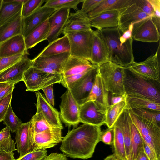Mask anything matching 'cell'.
Segmentation results:
<instances>
[{"instance_id":"6da1fadb","label":"cell","mask_w":160,"mask_h":160,"mask_svg":"<svg viewBox=\"0 0 160 160\" xmlns=\"http://www.w3.org/2000/svg\"><path fill=\"white\" fill-rule=\"evenodd\" d=\"M101 131L100 127L84 123L69 130L62 139L60 150L72 158H90L100 141Z\"/></svg>"},{"instance_id":"7a4b0ae2","label":"cell","mask_w":160,"mask_h":160,"mask_svg":"<svg viewBox=\"0 0 160 160\" xmlns=\"http://www.w3.org/2000/svg\"><path fill=\"white\" fill-rule=\"evenodd\" d=\"M99 31L107 46L109 61L124 68L135 61L132 37L121 45L119 38L122 33L118 27L106 28Z\"/></svg>"},{"instance_id":"3957f363","label":"cell","mask_w":160,"mask_h":160,"mask_svg":"<svg viewBox=\"0 0 160 160\" xmlns=\"http://www.w3.org/2000/svg\"><path fill=\"white\" fill-rule=\"evenodd\" d=\"M124 68L123 84L127 95L144 97L160 103V80L143 78Z\"/></svg>"},{"instance_id":"277c9868","label":"cell","mask_w":160,"mask_h":160,"mask_svg":"<svg viewBox=\"0 0 160 160\" xmlns=\"http://www.w3.org/2000/svg\"><path fill=\"white\" fill-rule=\"evenodd\" d=\"M128 109L132 122L139 131L143 141L150 146L160 160V126L153 121L139 116L129 107Z\"/></svg>"},{"instance_id":"5b68a950","label":"cell","mask_w":160,"mask_h":160,"mask_svg":"<svg viewBox=\"0 0 160 160\" xmlns=\"http://www.w3.org/2000/svg\"><path fill=\"white\" fill-rule=\"evenodd\" d=\"M97 71L107 91L111 94L121 95L126 92L123 84L124 67L108 61L97 66Z\"/></svg>"},{"instance_id":"8992f818","label":"cell","mask_w":160,"mask_h":160,"mask_svg":"<svg viewBox=\"0 0 160 160\" xmlns=\"http://www.w3.org/2000/svg\"><path fill=\"white\" fill-rule=\"evenodd\" d=\"M61 74L48 73L30 66L23 74L22 81L26 87V91H38L52 84L61 83Z\"/></svg>"},{"instance_id":"52a82bcc","label":"cell","mask_w":160,"mask_h":160,"mask_svg":"<svg viewBox=\"0 0 160 160\" xmlns=\"http://www.w3.org/2000/svg\"><path fill=\"white\" fill-rule=\"evenodd\" d=\"M93 30L68 32L70 55L87 60L91 62V52Z\"/></svg>"},{"instance_id":"ba28073f","label":"cell","mask_w":160,"mask_h":160,"mask_svg":"<svg viewBox=\"0 0 160 160\" xmlns=\"http://www.w3.org/2000/svg\"><path fill=\"white\" fill-rule=\"evenodd\" d=\"M159 55V44L155 53L143 61H134L124 68L143 78L154 81L160 80Z\"/></svg>"},{"instance_id":"9c48e42d","label":"cell","mask_w":160,"mask_h":160,"mask_svg":"<svg viewBox=\"0 0 160 160\" xmlns=\"http://www.w3.org/2000/svg\"><path fill=\"white\" fill-rule=\"evenodd\" d=\"M160 25L149 17L134 24L132 32L133 40L145 42H156L160 39Z\"/></svg>"},{"instance_id":"30bf717a","label":"cell","mask_w":160,"mask_h":160,"mask_svg":"<svg viewBox=\"0 0 160 160\" xmlns=\"http://www.w3.org/2000/svg\"><path fill=\"white\" fill-rule=\"evenodd\" d=\"M59 116L61 120L66 126L76 127L80 122V105L72 96L70 90L67 89L61 97Z\"/></svg>"},{"instance_id":"8fae6325","label":"cell","mask_w":160,"mask_h":160,"mask_svg":"<svg viewBox=\"0 0 160 160\" xmlns=\"http://www.w3.org/2000/svg\"><path fill=\"white\" fill-rule=\"evenodd\" d=\"M106 109L94 101L86 102L80 106V122L100 127L105 124Z\"/></svg>"},{"instance_id":"7c38bea8","label":"cell","mask_w":160,"mask_h":160,"mask_svg":"<svg viewBox=\"0 0 160 160\" xmlns=\"http://www.w3.org/2000/svg\"><path fill=\"white\" fill-rule=\"evenodd\" d=\"M70 55L69 52H66L54 55L37 56L32 60L31 66L48 73L61 74Z\"/></svg>"},{"instance_id":"4fadbf2b","label":"cell","mask_w":160,"mask_h":160,"mask_svg":"<svg viewBox=\"0 0 160 160\" xmlns=\"http://www.w3.org/2000/svg\"><path fill=\"white\" fill-rule=\"evenodd\" d=\"M97 73V66L87 72L69 89L79 105L86 102L93 87Z\"/></svg>"},{"instance_id":"5bb4252c","label":"cell","mask_w":160,"mask_h":160,"mask_svg":"<svg viewBox=\"0 0 160 160\" xmlns=\"http://www.w3.org/2000/svg\"><path fill=\"white\" fill-rule=\"evenodd\" d=\"M55 9L43 5L32 14L22 19V35L24 38L36 28L47 20L56 11Z\"/></svg>"},{"instance_id":"9a60e30c","label":"cell","mask_w":160,"mask_h":160,"mask_svg":"<svg viewBox=\"0 0 160 160\" xmlns=\"http://www.w3.org/2000/svg\"><path fill=\"white\" fill-rule=\"evenodd\" d=\"M28 55H24L17 62L0 72V82L15 84L22 81L23 74L31 66L32 60Z\"/></svg>"},{"instance_id":"2e32d148","label":"cell","mask_w":160,"mask_h":160,"mask_svg":"<svg viewBox=\"0 0 160 160\" xmlns=\"http://www.w3.org/2000/svg\"><path fill=\"white\" fill-rule=\"evenodd\" d=\"M61 130L59 128H52L34 134L32 137V150L52 148L61 142L63 138Z\"/></svg>"},{"instance_id":"e0dca14e","label":"cell","mask_w":160,"mask_h":160,"mask_svg":"<svg viewBox=\"0 0 160 160\" xmlns=\"http://www.w3.org/2000/svg\"><path fill=\"white\" fill-rule=\"evenodd\" d=\"M70 9L62 8L56 10L48 18L49 30L47 37L49 44L58 38L62 33L68 20Z\"/></svg>"},{"instance_id":"ac0fdd59","label":"cell","mask_w":160,"mask_h":160,"mask_svg":"<svg viewBox=\"0 0 160 160\" xmlns=\"http://www.w3.org/2000/svg\"><path fill=\"white\" fill-rule=\"evenodd\" d=\"M118 28L123 33L131 24L135 23L149 17L134 2L119 11Z\"/></svg>"},{"instance_id":"d6986e66","label":"cell","mask_w":160,"mask_h":160,"mask_svg":"<svg viewBox=\"0 0 160 160\" xmlns=\"http://www.w3.org/2000/svg\"><path fill=\"white\" fill-rule=\"evenodd\" d=\"M37 100V110L40 111L48 124L52 128L63 129L59 112L50 104L40 92H36Z\"/></svg>"},{"instance_id":"ffe728a7","label":"cell","mask_w":160,"mask_h":160,"mask_svg":"<svg viewBox=\"0 0 160 160\" xmlns=\"http://www.w3.org/2000/svg\"><path fill=\"white\" fill-rule=\"evenodd\" d=\"M108 53L105 43L98 30H93L91 52V62L97 66L108 61Z\"/></svg>"},{"instance_id":"44dd1931","label":"cell","mask_w":160,"mask_h":160,"mask_svg":"<svg viewBox=\"0 0 160 160\" xmlns=\"http://www.w3.org/2000/svg\"><path fill=\"white\" fill-rule=\"evenodd\" d=\"M17 150L22 157L32 150L31 122L22 123L15 132Z\"/></svg>"},{"instance_id":"7402d4cb","label":"cell","mask_w":160,"mask_h":160,"mask_svg":"<svg viewBox=\"0 0 160 160\" xmlns=\"http://www.w3.org/2000/svg\"><path fill=\"white\" fill-rule=\"evenodd\" d=\"M20 53L29 54L22 34L14 36L1 43L0 58Z\"/></svg>"},{"instance_id":"603a6c76","label":"cell","mask_w":160,"mask_h":160,"mask_svg":"<svg viewBox=\"0 0 160 160\" xmlns=\"http://www.w3.org/2000/svg\"><path fill=\"white\" fill-rule=\"evenodd\" d=\"M128 108L129 107L122 113L113 126L119 128L122 132L127 160H134L131 143L130 125L132 121Z\"/></svg>"},{"instance_id":"cb8c5ba5","label":"cell","mask_w":160,"mask_h":160,"mask_svg":"<svg viewBox=\"0 0 160 160\" xmlns=\"http://www.w3.org/2000/svg\"><path fill=\"white\" fill-rule=\"evenodd\" d=\"M97 66L87 60L70 55L63 67L62 78L88 71Z\"/></svg>"},{"instance_id":"d4e9b609","label":"cell","mask_w":160,"mask_h":160,"mask_svg":"<svg viewBox=\"0 0 160 160\" xmlns=\"http://www.w3.org/2000/svg\"><path fill=\"white\" fill-rule=\"evenodd\" d=\"M90 18L87 14L80 10L69 14L64 28L62 33L65 35L68 32L84 31L92 30L89 22Z\"/></svg>"},{"instance_id":"484cf974","label":"cell","mask_w":160,"mask_h":160,"mask_svg":"<svg viewBox=\"0 0 160 160\" xmlns=\"http://www.w3.org/2000/svg\"><path fill=\"white\" fill-rule=\"evenodd\" d=\"M119 11H112L102 12L90 18L91 27L100 30L108 28L118 27Z\"/></svg>"},{"instance_id":"4316f807","label":"cell","mask_w":160,"mask_h":160,"mask_svg":"<svg viewBox=\"0 0 160 160\" xmlns=\"http://www.w3.org/2000/svg\"><path fill=\"white\" fill-rule=\"evenodd\" d=\"M21 11L0 26V43L22 34Z\"/></svg>"},{"instance_id":"83f0119b","label":"cell","mask_w":160,"mask_h":160,"mask_svg":"<svg viewBox=\"0 0 160 160\" xmlns=\"http://www.w3.org/2000/svg\"><path fill=\"white\" fill-rule=\"evenodd\" d=\"M89 101H96L106 110L110 105L109 92L106 90L98 71L94 84L86 102Z\"/></svg>"},{"instance_id":"f1b7e54d","label":"cell","mask_w":160,"mask_h":160,"mask_svg":"<svg viewBox=\"0 0 160 160\" xmlns=\"http://www.w3.org/2000/svg\"><path fill=\"white\" fill-rule=\"evenodd\" d=\"M26 0H2L0 8V26L21 11Z\"/></svg>"},{"instance_id":"f546056e","label":"cell","mask_w":160,"mask_h":160,"mask_svg":"<svg viewBox=\"0 0 160 160\" xmlns=\"http://www.w3.org/2000/svg\"><path fill=\"white\" fill-rule=\"evenodd\" d=\"M133 0H102L88 14L92 18L102 12L112 11H119L133 2Z\"/></svg>"},{"instance_id":"4dcf8cb0","label":"cell","mask_w":160,"mask_h":160,"mask_svg":"<svg viewBox=\"0 0 160 160\" xmlns=\"http://www.w3.org/2000/svg\"><path fill=\"white\" fill-rule=\"evenodd\" d=\"M70 52L69 42L67 35H64L49 44L37 56L54 55Z\"/></svg>"},{"instance_id":"1f68e13d","label":"cell","mask_w":160,"mask_h":160,"mask_svg":"<svg viewBox=\"0 0 160 160\" xmlns=\"http://www.w3.org/2000/svg\"><path fill=\"white\" fill-rule=\"evenodd\" d=\"M49 30V26L47 19L24 38L26 49H31L40 42L46 40Z\"/></svg>"},{"instance_id":"d6a6232c","label":"cell","mask_w":160,"mask_h":160,"mask_svg":"<svg viewBox=\"0 0 160 160\" xmlns=\"http://www.w3.org/2000/svg\"><path fill=\"white\" fill-rule=\"evenodd\" d=\"M128 107L127 102H122L113 106L109 105L106 110L105 124L112 128L123 111Z\"/></svg>"},{"instance_id":"836d02e7","label":"cell","mask_w":160,"mask_h":160,"mask_svg":"<svg viewBox=\"0 0 160 160\" xmlns=\"http://www.w3.org/2000/svg\"><path fill=\"white\" fill-rule=\"evenodd\" d=\"M127 102L130 107L160 111V103L147 98L127 95Z\"/></svg>"},{"instance_id":"e575fe53","label":"cell","mask_w":160,"mask_h":160,"mask_svg":"<svg viewBox=\"0 0 160 160\" xmlns=\"http://www.w3.org/2000/svg\"><path fill=\"white\" fill-rule=\"evenodd\" d=\"M32 138L36 134L50 129L51 128L47 122L41 112L37 110L36 114L30 120Z\"/></svg>"},{"instance_id":"d590c367","label":"cell","mask_w":160,"mask_h":160,"mask_svg":"<svg viewBox=\"0 0 160 160\" xmlns=\"http://www.w3.org/2000/svg\"><path fill=\"white\" fill-rule=\"evenodd\" d=\"M15 142L12 138L10 130L6 127L0 131V152L10 153L17 150Z\"/></svg>"},{"instance_id":"8d00e7d4","label":"cell","mask_w":160,"mask_h":160,"mask_svg":"<svg viewBox=\"0 0 160 160\" xmlns=\"http://www.w3.org/2000/svg\"><path fill=\"white\" fill-rule=\"evenodd\" d=\"M114 137L113 143L114 154L118 158L122 160H127L123 135L120 129L113 126Z\"/></svg>"},{"instance_id":"74e56055","label":"cell","mask_w":160,"mask_h":160,"mask_svg":"<svg viewBox=\"0 0 160 160\" xmlns=\"http://www.w3.org/2000/svg\"><path fill=\"white\" fill-rule=\"evenodd\" d=\"M131 146L134 160L143 149V140L137 128L132 122L130 125Z\"/></svg>"},{"instance_id":"f35d334b","label":"cell","mask_w":160,"mask_h":160,"mask_svg":"<svg viewBox=\"0 0 160 160\" xmlns=\"http://www.w3.org/2000/svg\"><path fill=\"white\" fill-rule=\"evenodd\" d=\"M84 0H45L44 6L54 8L56 10L62 8L78 10V5Z\"/></svg>"},{"instance_id":"ab89813d","label":"cell","mask_w":160,"mask_h":160,"mask_svg":"<svg viewBox=\"0 0 160 160\" xmlns=\"http://www.w3.org/2000/svg\"><path fill=\"white\" fill-rule=\"evenodd\" d=\"M3 121L10 131L12 132H15L22 123L14 113L11 104L9 107Z\"/></svg>"},{"instance_id":"60d3db41","label":"cell","mask_w":160,"mask_h":160,"mask_svg":"<svg viewBox=\"0 0 160 160\" xmlns=\"http://www.w3.org/2000/svg\"><path fill=\"white\" fill-rule=\"evenodd\" d=\"M128 106L135 113L139 116L153 121L160 126V111Z\"/></svg>"},{"instance_id":"b9f144b4","label":"cell","mask_w":160,"mask_h":160,"mask_svg":"<svg viewBox=\"0 0 160 160\" xmlns=\"http://www.w3.org/2000/svg\"><path fill=\"white\" fill-rule=\"evenodd\" d=\"M44 0H26L23 3L21 10L22 18L29 16L42 6Z\"/></svg>"},{"instance_id":"7bdbcfd3","label":"cell","mask_w":160,"mask_h":160,"mask_svg":"<svg viewBox=\"0 0 160 160\" xmlns=\"http://www.w3.org/2000/svg\"><path fill=\"white\" fill-rule=\"evenodd\" d=\"M47 155L46 149L34 150L14 160H42Z\"/></svg>"},{"instance_id":"ee69618b","label":"cell","mask_w":160,"mask_h":160,"mask_svg":"<svg viewBox=\"0 0 160 160\" xmlns=\"http://www.w3.org/2000/svg\"><path fill=\"white\" fill-rule=\"evenodd\" d=\"M24 55L20 53L0 58V72L17 62Z\"/></svg>"},{"instance_id":"f6af8a7d","label":"cell","mask_w":160,"mask_h":160,"mask_svg":"<svg viewBox=\"0 0 160 160\" xmlns=\"http://www.w3.org/2000/svg\"><path fill=\"white\" fill-rule=\"evenodd\" d=\"M13 91L0 99V122L3 121L9 105L11 104Z\"/></svg>"},{"instance_id":"bcb514c9","label":"cell","mask_w":160,"mask_h":160,"mask_svg":"<svg viewBox=\"0 0 160 160\" xmlns=\"http://www.w3.org/2000/svg\"><path fill=\"white\" fill-rule=\"evenodd\" d=\"M114 137V128H108L105 130L101 131L100 136V141L104 144L112 145L113 144Z\"/></svg>"},{"instance_id":"7dc6e473","label":"cell","mask_w":160,"mask_h":160,"mask_svg":"<svg viewBox=\"0 0 160 160\" xmlns=\"http://www.w3.org/2000/svg\"><path fill=\"white\" fill-rule=\"evenodd\" d=\"M134 2L144 13L149 17L153 16V8L148 0H134Z\"/></svg>"},{"instance_id":"c3c4849f","label":"cell","mask_w":160,"mask_h":160,"mask_svg":"<svg viewBox=\"0 0 160 160\" xmlns=\"http://www.w3.org/2000/svg\"><path fill=\"white\" fill-rule=\"evenodd\" d=\"M102 0H84L80 10L82 12L88 14L93 10Z\"/></svg>"},{"instance_id":"681fc988","label":"cell","mask_w":160,"mask_h":160,"mask_svg":"<svg viewBox=\"0 0 160 160\" xmlns=\"http://www.w3.org/2000/svg\"><path fill=\"white\" fill-rule=\"evenodd\" d=\"M53 85V84H52L47 87L43 88L42 90L43 91L46 96V99L48 102L52 106H54Z\"/></svg>"},{"instance_id":"f907efd6","label":"cell","mask_w":160,"mask_h":160,"mask_svg":"<svg viewBox=\"0 0 160 160\" xmlns=\"http://www.w3.org/2000/svg\"><path fill=\"white\" fill-rule=\"evenodd\" d=\"M152 6L154 14L152 17L158 20H160V0H148Z\"/></svg>"},{"instance_id":"816d5d0a","label":"cell","mask_w":160,"mask_h":160,"mask_svg":"<svg viewBox=\"0 0 160 160\" xmlns=\"http://www.w3.org/2000/svg\"><path fill=\"white\" fill-rule=\"evenodd\" d=\"M134 23L131 24L128 29L125 31L119 38V41L121 45L124 43L132 37V32Z\"/></svg>"},{"instance_id":"f5cc1de1","label":"cell","mask_w":160,"mask_h":160,"mask_svg":"<svg viewBox=\"0 0 160 160\" xmlns=\"http://www.w3.org/2000/svg\"><path fill=\"white\" fill-rule=\"evenodd\" d=\"M143 148L149 160H159L154 151L143 140Z\"/></svg>"},{"instance_id":"db71d44e","label":"cell","mask_w":160,"mask_h":160,"mask_svg":"<svg viewBox=\"0 0 160 160\" xmlns=\"http://www.w3.org/2000/svg\"><path fill=\"white\" fill-rule=\"evenodd\" d=\"M127 97L126 92L121 95L112 94L110 105L113 106L122 102H127Z\"/></svg>"},{"instance_id":"11a10c76","label":"cell","mask_w":160,"mask_h":160,"mask_svg":"<svg viewBox=\"0 0 160 160\" xmlns=\"http://www.w3.org/2000/svg\"><path fill=\"white\" fill-rule=\"evenodd\" d=\"M42 160H68V159L64 153L52 152Z\"/></svg>"},{"instance_id":"9f6ffc18","label":"cell","mask_w":160,"mask_h":160,"mask_svg":"<svg viewBox=\"0 0 160 160\" xmlns=\"http://www.w3.org/2000/svg\"><path fill=\"white\" fill-rule=\"evenodd\" d=\"M15 84H11L5 87L0 93V99L13 91L15 88Z\"/></svg>"},{"instance_id":"6f0895ef","label":"cell","mask_w":160,"mask_h":160,"mask_svg":"<svg viewBox=\"0 0 160 160\" xmlns=\"http://www.w3.org/2000/svg\"><path fill=\"white\" fill-rule=\"evenodd\" d=\"M13 152L10 153H1L0 152V160H14Z\"/></svg>"},{"instance_id":"680465c9","label":"cell","mask_w":160,"mask_h":160,"mask_svg":"<svg viewBox=\"0 0 160 160\" xmlns=\"http://www.w3.org/2000/svg\"><path fill=\"white\" fill-rule=\"evenodd\" d=\"M135 160H149L143 149L138 154Z\"/></svg>"},{"instance_id":"91938a15","label":"cell","mask_w":160,"mask_h":160,"mask_svg":"<svg viewBox=\"0 0 160 160\" xmlns=\"http://www.w3.org/2000/svg\"><path fill=\"white\" fill-rule=\"evenodd\" d=\"M103 160H122L117 158L115 155L113 154L107 156Z\"/></svg>"},{"instance_id":"94428289","label":"cell","mask_w":160,"mask_h":160,"mask_svg":"<svg viewBox=\"0 0 160 160\" xmlns=\"http://www.w3.org/2000/svg\"><path fill=\"white\" fill-rule=\"evenodd\" d=\"M10 84H11L6 82H0V93L5 87Z\"/></svg>"},{"instance_id":"6125c7cd","label":"cell","mask_w":160,"mask_h":160,"mask_svg":"<svg viewBox=\"0 0 160 160\" xmlns=\"http://www.w3.org/2000/svg\"><path fill=\"white\" fill-rule=\"evenodd\" d=\"M2 0H0V8L2 4Z\"/></svg>"},{"instance_id":"be15d7a7","label":"cell","mask_w":160,"mask_h":160,"mask_svg":"<svg viewBox=\"0 0 160 160\" xmlns=\"http://www.w3.org/2000/svg\"><path fill=\"white\" fill-rule=\"evenodd\" d=\"M1 43H0V45Z\"/></svg>"}]
</instances>
